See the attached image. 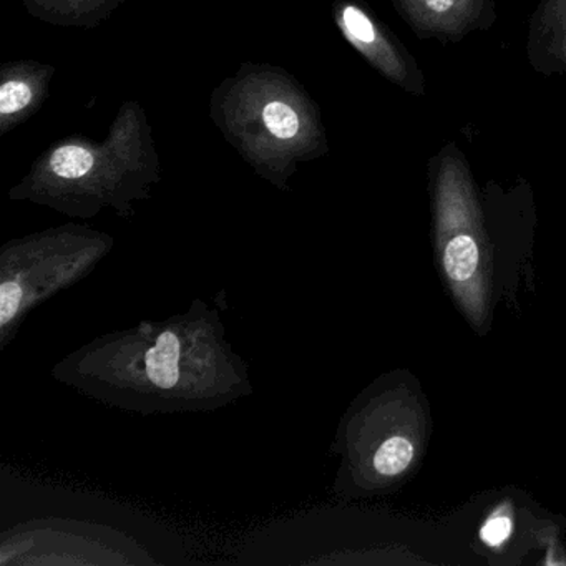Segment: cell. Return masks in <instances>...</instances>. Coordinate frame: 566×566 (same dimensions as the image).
<instances>
[{
  "label": "cell",
  "instance_id": "cell-1",
  "mask_svg": "<svg viewBox=\"0 0 566 566\" xmlns=\"http://www.w3.org/2000/svg\"><path fill=\"white\" fill-rule=\"evenodd\" d=\"M436 250L457 307L483 333L490 323L492 256L472 190L457 175L443 178L437 191Z\"/></svg>",
  "mask_w": 566,
  "mask_h": 566
},
{
  "label": "cell",
  "instance_id": "cell-2",
  "mask_svg": "<svg viewBox=\"0 0 566 566\" xmlns=\"http://www.w3.org/2000/svg\"><path fill=\"white\" fill-rule=\"evenodd\" d=\"M374 420L377 436L367 443V470L382 482L400 479L416 465L426 447V407L419 394L402 389L380 403Z\"/></svg>",
  "mask_w": 566,
  "mask_h": 566
},
{
  "label": "cell",
  "instance_id": "cell-3",
  "mask_svg": "<svg viewBox=\"0 0 566 566\" xmlns=\"http://www.w3.org/2000/svg\"><path fill=\"white\" fill-rule=\"evenodd\" d=\"M148 379L158 389H174L180 379V339L174 331H164L154 347L145 353Z\"/></svg>",
  "mask_w": 566,
  "mask_h": 566
},
{
  "label": "cell",
  "instance_id": "cell-4",
  "mask_svg": "<svg viewBox=\"0 0 566 566\" xmlns=\"http://www.w3.org/2000/svg\"><path fill=\"white\" fill-rule=\"evenodd\" d=\"M51 167L57 177L81 178L94 167V157L82 147H62L52 155Z\"/></svg>",
  "mask_w": 566,
  "mask_h": 566
},
{
  "label": "cell",
  "instance_id": "cell-5",
  "mask_svg": "<svg viewBox=\"0 0 566 566\" xmlns=\"http://www.w3.org/2000/svg\"><path fill=\"white\" fill-rule=\"evenodd\" d=\"M513 533V510L509 502L496 506L480 530V538L490 548H500Z\"/></svg>",
  "mask_w": 566,
  "mask_h": 566
},
{
  "label": "cell",
  "instance_id": "cell-6",
  "mask_svg": "<svg viewBox=\"0 0 566 566\" xmlns=\"http://www.w3.org/2000/svg\"><path fill=\"white\" fill-rule=\"evenodd\" d=\"M266 127L277 138H293L300 130V118L293 108L283 102H271L263 112Z\"/></svg>",
  "mask_w": 566,
  "mask_h": 566
},
{
  "label": "cell",
  "instance_id": "cell-7",
  "mask_svg": "<svg viewBox=\"0 0 566 566\" xmlns=\"http://www.w3.org/2000/svg\"><path fill=\"white\" fill-rule=\"evenodd\" d=\"M32 92L24 82H8L0 88V112L4 115L14 114L28 107Z\"/></svg>",
  "mask_w": 566,
  "mask_h": 566
},
{
  "label": "cell",
  "instance_id": "cell-8",
  "mask_svg": "<svg viewBox=\"0 0 566 566\" xmlns=\"http://www.w3.org/2000/svg\"><path fill=\"white\" fill-rule=\"evenodd\" d=\"M344 24H346L347 31L353 35L354 39H357L359 42H364V44H373L376 41V31H374V25L370 24L369 19L356 8H347L343 14Z\"/></svg>",
  "mask_w": 566,
  "mask_h": 566
},
{
  "label": "cell",
  "instance_id": "cell-9",
  "mask_svg": "<svg viewBox=\"0 0 566 566\" xmlns=\"http://www.w3.org/2000/svg\"><path fill=\"white\" fill-rule=\"evenodd\" d=\"M22 303V287L18 283H2L0 286V324L8 326L15 314L19 313V307Z\"/></svg>",
  "mask_w": 566,
  "mask_h": 566
},
{
  "label": "cell",
  "instance_id": "cell-10",
  "mask_svg": "<svg viewBox=\"0 0 566 566\" xmlns=\"http://www.w3.org/2000/svg\"><path fill=\"white\" fill-rule=\"evenodd\" d=\"M429 14L446 15L459 6L460 0H419Z\"/></svg>",
  "mask_w": 566,
  "mask_h": 566
}]
</instances>
